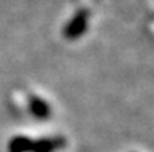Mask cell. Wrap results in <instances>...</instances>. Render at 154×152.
Segmentation results:
<instances>
[{"mask_svg": "<svg viewBox=\"0 0 154 152\" xmlns=\"http://www.w3.org/2000/svg\"><path fill=\"white\" fill-rule=\"evenodd\" d=\"M31 111L38 118H46L49 115V108L46 103H43L39 98H31Z\"/></svg>", "mask_w": 154, "mask_h": 152, "instance_id": "3957f363", "label": "cell"}, {"mask_svg": "<svg viewBox=\"0 0 154 152\" xmlns=\"http://www.w3.org/2000/svg\"><path fill=\"white\" fill-rule=\"evenodd\" d=\"M61 144H62L61 139L31 141L26 139V137H17V139L12 141L10 149H12V152H54L56 149H59Z\"/></svg>", "mask_w": 154, "mask_h": 152, "instance_id": "6da1fadb", "label": "cell"}, {"mask_svg": "<svg viewBox=\"0 0 154 152\" xmlns=\"http://www.w3.org/2000/svg\"><path fill=\"white\" fill-rule=\"evenodd\" d=\"M87 21H89V16H87V12H79L77 15L71 20V23L66 28V38L67 39H75L79 38L80 34H84L87 28Z\"/></svg>", "mask_w": 154, "mask_h": 152, "instance_id": "7a4b0ae2", "label": "cell"}]
</instances>
